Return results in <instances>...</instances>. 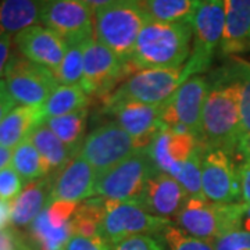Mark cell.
Masks as SVG:
<instances>
[{
  "label": "cell",
  "instance_id": "37",
  "mask_svg": "<svg viewBox=\"0 0 250 250\" xmlns=\"http://www.w3.org/2000/svg\"><path fill=\"white\" fill-rule=\"evenodd\" d=\"M65 250H110V245L100 235L95 236H82L72 235L67 242Z\"/></svg>",
  "mask_w": 250,
  "mask_h": 250
},
{
  "label": "cell",
  "instance_id": "11",
  "mask_svg": "<svg viewBox=\"0 0 250 250\" xmlns=\"http://www.w3.org/2000/svg\"><path fill=\"white\" fill-rule=\"evenodd\" d=\"M139 150L143 149L134 138L113 121L99 125L85 136L78 156L89 163L99 177Z\"/></svg>",
  "mask_w": 250,
  "mask_h": 250
},
{
  "label": "cell",
  "instance_id": "17",
  "mask_svg": "<svg viewBox=\"0 0 250 250\" xmlns=\"http://www.w3.org/2000/svg\"><path fill=\"white\" fill-rule=\"evenodd\" d=\"M199 147L195 135L177 134L168 128H161L153 138L146 152L156 171L170 174L174 178L178 175L182 164Z\"/></svg>",
  "mask_w": 250,
  "mask_h": 250
},
{
  "label": "cell",
  "instance_id": "14",
  "mask_svg": "<svg viewBox=\"0 0 250 250\" xmlns=\"http://www.w3.org/2000/svg\"><path fill=\"white\" fill-rule=\"evenodd\" d=\"M41 22L67 42H83L95 36V13L81 0H47Z\"/></svg>",
  "mask_w": 250,
  "mask_h": 250
},
{
  "label": "cell",
  "instance_id": "22",
  "mask_svg": "<svg viewBox=\"0 0 250 250\" xmlns=\"http://www.w3.org/2000/svg\"><path fill=\"white\" fill-rule=\"evenodd\" d=\"M45 120L43 104L14 107L0 124V145L14 150L20 143L31 136L38 125L43 124Z\"/></svg>",
  "mask_w": 250,
  "mask_h": 250
},
{
  "label": "cell",
  "instance_id": "45",
  "mask_svg": "<svg viewBox=\"0 0 250 250\" xmlns=\"http://www.w3.org/2000/svg\"><path fill=\"white\" fill-rule=\"evenodd\" d=\"M242 228H243L245 231L250 232V205H248V207H246V211H245V215H243Z\"/></svg>",
  "mask_w": 250,
  "mask_h": 250
},
{
  "label": "cell",
  "instance_id": "44",
  "mask_svg": "<svg viewBox=\"0 0 250 250\" xmlns=\"http://www.w3.org/2000/svg\"><path fill=\"white\" fill-rule=\"evenodd\" d=\"M85 6H88L93 13H96L98 10H100L102 7L107 6L108 3H111L113 0H81Z\"/></svg>",
  "mask_w": 250,
  "mask_h": 250
},
{
  "label": "cell",
  "instance_id": "40",
  "mask_svg": "<svg viewBox=\"0 0 250 250\" xmlns=\"http://www.w3.org/2000/svg\"><path fill=\"white\" fill-rule=\"evenodd\" d=\"M11 36L0 35V80L4 78V72L11 57Z\"/></svg>",
  "mask_w": 250,
  "mask_h": 250
},
{
  "label": "cell",
  "instance_id": "1",
  "mask_svg": "<svg viewBox=\"0 0 250 250\" xmlns=\"http://www.w3.org/2000/svg\"><path fill=\"white\" fill-rule=\"evenodd\" d=\"M197 143L202 150L221 149L236 154L242 138L241 92L227 64L211 72Z\"/></svg>",
  "mask_w": 250,
  "mask_h": 250
},
{
  "label": "cell",
  "instance_id": "19",
  "mask_svg": "<svg viewBox=\"0 0 250 250\" xmlns=\"http://www.w3.org/2000/svg\"><path fill=\"white\" fill-rule=\"evenodd\" d=\"M98 172L81 156H75L64 168L54 174L50 203L56 200L82 203L95 195Z\"/></svg>",
  "mask_w": 250,
  "mask_h": 250
},
{
  "label": "cell",
  "instance_id": "15",
  "mask_svg": "<svg viewBox=\"0 0 250 250\" xmlns=\"http://www.w3.org/2000/svg\"><path fill=\"white\" fill-rule=\"evenodd\" d=\"M106 113L114 123L131 135L138 146L146 150L153 138L163 128L161 106H149L136 102H117L106 104Z\"/></svg>",
  "mask_w": 250,
  "mask_h": 250
},
{
  "label": "cell",
  "instance_id": "36",
  "mask_svg": "<svg viewBox=\"0 0 250 250\" xmlns=\"http://www.w3.org/2000/svg\"><path fill=\"white\" fill-rule=\"evenodd\" d=\"M215 250H243L250 249V232L243 228L224 233L213 243Z\"/></svg>",
  "mask_w": 250,
  "mask_h": 250
},
{
  "label": "cell",
  "instance_id": "8",
  "mask_svg": "<svg viewBox=\"0 0 250 250\" xmlns=\"http://www.w3.org/2000/svg\"><path fill=\"white\" fill-rule=\"evenodd\" d=\"M182 71L184 67L138 70L104 100V104L136 102L149 106H161L182 83Z\"/></svg>",
  "mask_w": 250,
  "mask_h": 250
},
{
  "label": "cell",
  "instance_id": "26",
  "mask_svg": "<svg viewBox=\"0 0 250 250\" xmlns=\"http://www.w3.org/2000/svg\"><path fill=\"white\" fill-rule=\"evenodd\" d=\"M200 0H145L150 20L159 22L192 24Z\"/></svg>",
  "mask_w": 250,
  "mask_h": 250
},
{
  "label": "cell",
  "instance_id": "31",
  "mask_svg": "<svg viewBox=\"0 0 250 250\" xmlns=\"http://www.w3.org/2000/svg\"><path fill=\"white\" fill-rule=\"evenodd\" d=\"M227 67L239 85L242 134L250 135V62H243L241 59H232Z\"/></svg>",
  "mask_w": 250,
  "mask_h": 250
},
{
  "label": "cell",
  "instance_id": "7",
  "mask_svg": "<svg viewBox=\"0 0 250 250\" xmlns=\"http://www.w3.org/2000/svg\"><path fill=\"white\" fill-rule=\"evenodd\" d=\"M154 171L147 152L139 150L99 175L95 196L114 202L138 203L147 179Z\"/></svg>",
  "mask_w": 250,
  "mask_h": 250
},
{
  "label": "cell",
  "instance_id": "20",
  "mask_svg": "<svg viewBox=\"0 0 250 250\" xmlns=\"http://www.w3.org/2000/svg\"><path fill=\"white\" fill-rule=\"evenodd\" d=\"M53 182L54 174L36 179L28 184L22 192L10 203V224L14 228H24L31 225L36 217L50 205Z\"/></svg>",
  "mask_w": 250,
  "mask_h": 250
},
{
  "label": "cell",
  "instance_id": "33",
  "mask_svg": "<svg viewBox=\"0 0 250 250\" xmlns=\"http://www.w3.org/2000/svg\"><path fill=\"white\" fill-rule=\"evenodd\" d=\"M160 235L168 250H215L211 242L190 236L174 223L167 225Z\"/></svg>",
  "mask_w": 250,
  "mask_h": 250
},
{
  "label": "cell",
  "instance_id": "21",
  "mask_svg": "<svg viewBox=\"0 0 250 250\" xmlns=\"http://www.w3.org/2000/svg\"><path fill=\"white\" fill-rule=\"evenodd\" d=\"M225 29L220 52L229 56L248 50L250 41V0H224Z\"/></svg>",
  "mask_w": 250,
  "mask_h": 250
},
{
  "label": "cell",
  "instance_id": "13",
  "mask_svg": "<svg viewBox=\"0 0 250 250\" xmlns=\"http://www.w3.org/2000/svg\"><path fill=\"white\" fill-rule=\"evenodd\" d=\"M208 89L210 82L207 77L195 75L182 82L174 95L161 104L160 120L163 128L185 125L197 138Z\"/></svg>",
  "mask_w": 250,
  "mask_h": 250
},
{
  "label": "cell",
  "instance_id": "24",
  "mask_svg": "<svg viewBox=\"0 0 250 250\" xmlns=\"http://www.w3.org/2000/svg\"><path fill=\"white\" fill-rule=\"evenodd\" d=\"M29 139L45 161L49 174L59 172L77 156L56 136L45 123L36 126Z\"/></svg>",
  "mask_w": 250,
  "mask_h": 250
},
{
  "label": "cell",
  "instance_id": "35",
  "mask_svg": "<svg viewBox=\"0 0 250 250\" xmlns=\"http://www.w3.org/2000/svg\"><path fill=\"white\" fill-rule=\"evenodd\" d=\"M113 250H166V248L152 235H135L116 243Z\"/></svg>",
  "mask_w": 250,
  "mask_h": 250
},
{
  "label": "cell",
  "instance_id": "23",
  "mask_svg": "<svg viewBox=\"0 0 250 250\" xmlns=\"http://www.w3.org/2000/svg\"><path fill=\"white\" fill-rule=\"evenodd\" d=\"M43 3L41 0H0V35L18 32L41 22Z\"/></svg>",
  "mask_w": 250,
  "mask_h": 250
},
{
  "label": "cell",
  "instance_id": "47",
  "mask_svg": "<svg viewBox=\"0 0 250 250\" xmlns=\"http://www.w3.org/2000/svg\"><path fill=\"white\" fill-rule=\"evenodd\" d=\"M41 1H42V3H45V1H47V0H41Z\"/></svg>",
  "mask_w": 250,
  "mask_h": 250
},
{
  "label": "cell",
  "instance_id": "16",
  "mask_svg": "<svg viewBox=\"0 0 250 250\" xmlns=\"http://www.w3.org/2000/svg\"><path fill=\"white\" fill-rule=\"evenodd\" d=\"M20 54L29 62L56 71L67 52V42L45 25H32L13 38Z\"/></svg>",
  "mask_w": 250,
  "mask_h": 250
},
{
  "label": "cell",
  "instance_id": "42",
  "mask_svg": "<svg viewBox=\"0 0 250 250\" xmlns=\"http://www.w3.org/2000/svg\"><path fill=\"white\" fill-rule=\"evenodd\" d=\"M236 154L242 156L245 161H250V135H243L236 147Z\"/></svg>",
  "mask_w": 250,
  "mask_h": 250
},
{
  "label": "cell",
  "instance_id": "10",
  "mask_svg": "<svg viewBox=\"0 0 250 250\" xmlns=\"http://www.w3.org/2000/svg\"><path fill=\"white\" fill-rule=\"evenodd\" d=\"M172 221L150 214L142 206L129 202H114L104 199V215L99 235L114 246L123 239L135 235H157Z\"/></svg>",
  "mask_w": 250,
  "mask_h": 250
},
{
  "label": "cell",
  "instance_id": "5",
  "mask_svg": "<svg viewBox=\"0 0 250 250\" xmlns=\"http://www.w3.org/2000/svg\"><path fill=\"white\" fill-rule=\"evenodd\" d=\"M129 62L120 59L95 36L83 42V74L81 88L88 98L106 99L134 74Z\"/></svg>",
  "mask_w": 250,
  "mask_h": 250
},
{
  "label": "cell",
  "instance_id": "38",
  "mask_svg": "<svg viewBox=\"0 0 250 250\" xmlns=\"http://www.w3.org/2000/svg\"><path fill=\"white\" fill-rule=\"evenodd\" d=\"M239 184H241V202L250 205V161H243L238 166Z\"/></svg>",
  "mask_w": 250,
  "mask_h": 250
},
{
  "label": "cell",
  "instance_id": "18",
  "mask_svg": "<svg viewBox=\"0 0 250 250\" xmlns=\"http://www.w3.org/2000/svg\"><path fill=\"white\" fill-rule=\"evenodd\" d=\"M185 189L170 174L154 171L147 179L138 205L161 218L177 217L188 200Z\"/></svg>",
  "mask_w": 250,
  "mask_h": 250
},
{
  "label": "cell",
  "instance_id": "6",
  "mask_svg": "<svg viewBox=\"0 0 250 250\" xmlns=\"http://www.w3.org/2000/svg\"><path fill=\"white\" fill-rule=\"evenodd\" d=\"M192 50L184 65L182 82L207 71L220 49L225 29L224 0H200L192 22Z\"/></svg>",
  "mask_w": 250,
  "mask_h": 250
},
{
  "label": "cell",
  "instance_id": "3",
  "mask_svg": "<svg viewBox=\"0 0 250 250\" xmlns=\"http://www.w3.org/2000/svg\"><path fill=\"white\" fill-rule=\"evenodd\" d=\"M149 20L145 0H113L95 13V38L129 62L138 36Z\"/></svg>",
  "mask_w": 250,
  "mask_h": 250
},
{
  "label": "cell",
  "instance_id": "2",
  "mask_svg": "<svg viewBox=\"0 0 250 250\" xmlns=\"http://www.w3.org/2000/svg\"><path fill=\"white\" fill-rule=\"evenodd\" d=\"M192 38V24L149 20L138 36L129 62L135 70L181 68L190 56Z\"/></svg>",
  "mask_w": 250,
  "mask_h": 250
},
{
  "label": "cell",
  "instance_id": "46",
  "mask_svg": "<svg viewBox=\"0 0 250 250\" xmlns=\"http://www.w3.org/2000/svg\"><path fill=\"white\" fill-rule=\"evenodd\" d=\"M250 49V41H249V43H248V50H249Z\"/></svg>",
  "mask_w": 250,
  "mask_h": 250
},
{
  "label": "cell",
  "instance_id": "34",
  "mask_svg": "<svg viewBox=\"0 0 250 250\" xmlns=\"http://www.w3.org/2000/svg\"><path fill=\"white\" fill-rule=\"evenodd\" d=\"M24 181L13 168V166L0 171V199L11 203L22 192Z\"/></svg>",
  "mask_w": 250,
  "mask_h": 250
},
{
  "label": "cell",
  "instance_id": "9",
  "mask_svg": "<svg viewBox=\"0 0 250 250\" xmlns=\"http://www.w3.org/2000/svg\"><path fill=\"white\" fill-rule=\"evenodd\" d=\"M3 81L20 106L43 104L60 85L52 70L29 62L18 52L11 53Z\"/></svg>",
  "mask_w": 250,
  "mask_h": 250
},
{
  "label": "cell",
  "instance_id": "4",
  "mask_svg": "<svg viewBox=\"0 0 250 250\" xmlns=\"http://www.w3.org/2000/svg\"><path fill=\"white\" fill-rule=\"evenodd\" d=\"M246 207L245 203H213L205 196L188 197L175 221L190 236L214 243L224 233L241 229Z\"/></svg>",
  "mask_w": 250,
  "mask_h": 250
},
{
  "label": "cell",
  "instance_id": "41",
  "mask_svg": "<svg viewBox=\"0 0 250 250\" xmlns=\"http://www.w3.org/2000/svg\"><path fill=\"white\" fill-rule=\"evenodd\" d=\"M10 214H11V205L0 199V231L7 228L10 224Z\"/></svg>",
  "mask_w": 250,
  "mask_h": 250
},
{
  "label": "cell",
  "instance_id": "30",
  "mask_svg": "<svg viewBox=\"0 0 250 250\" xmlns=\"http://www.w3.org/2000/svg\"><path fill=\"white\" fill-rule=\"evenodd\" d=\"M83 42L67 43L62 64L54 71L60 85H81L83 74Z\"/></svg>",
  "mask_w": 250,
  "mask_h": 250
},
{
  "label": "cell",
  "instance_id": "12",
  "mask_svg": "<svg viewBox=\"0 0 250 250\" xmlns=\"http://www.w3.org/2000/svg\"><path fill=\"white\" fill-rule=\"evenodd\" d=\"M202 189L208 202L242 203L239 174L233 154L221 149L202 150Z\"/></svg>",
  "mask_w": 250,
  "mask_h": 250
},
{
  "label": "cell",
  "instance_id": "39",
  "mask_svg": "<svg viewBox=\"0 0 250 250\" xmlns=\"http://www.w3.org/2000/svg\"><path fill=\"white\" fill-rule=\"evenodd\" d=\"M16 100L11 98V95L7 90V86L4 81L0 80V124L4 120V117L9 114L13 108L16 107Z\"/></svg>",
  "mask_w": 250,
  "mask_h": 250
},
{
  "label": "cell",
  "instance_id": "32",
  "mask_svg": "<svg viewBox=\"0 0 250 250\" xmlns=\"http://www.w3.org/2000/svg\"><path fill=\"white\" fill-rule=\"evenodd\" d=\"M175 179L181 184V187L185 189L189 197L203 196L202 189V149L197 147L195 152L190 154Z\"/></svg>",
  "mask_w": 250,
  "mask_h": 250
},
{
  "label": "cell",
  "instance_id": "28",
  "mask_svg": "<svg viewBox=\"0 0 250 250\" xmlns=\"http://www.w3.org/2000/svg\"><path fill=\"white\" fill-rule=\"evenodd\" d=\"M11 166L17 171L21 179L27 184H31L39 178H43L46 175H52L49 174L45 161L41 157V154L36 150V147L29 138L22 141L13 150Z\"/></svg>",
  "mask_w": 250,
  "mask_h": 250
},
{
  "label": "cell",
  "instance_id": "25",
  "mask_svg": "<svg viewBox=\"0 0 250 250\" xmlns=\"http://www.w3.org/2000/svg\"><path fill=\"white\" fill-rule=\"evenodd\" d=\"M45 124L68 149L78 154L81 145L85 139V131L88 125V108H82L65 116L46 118Z\"/></svg>",
  "mask_w": 250,
  "mask_h": 250
},
{
  "label": "cell",
  "instance_id": "29",
  "mask_svg": "<svg viewBox=\"0 0 250 250\" xmlns=\"http://www.w3.org/2000/svg\"><path fill=\"white\" fill-rule=\"evenodd\" d=\"M104 215V199H88L78 205V208L72 217V233L82 236L99 235V228Z\"/></svg>",
  "mask_w": 250,
  "mask_h": 250
},
{
  "label": "cell",
  "instance_id": "27",
  "mask_svg": "<svg viewBox=\"0 0 250 250\" xmlns=\"http://www.w3.org/2000/svg\"><path fill=\"white\" fill-rule=\"evenodd\" d=\"M89 98L81 85H59V88L43 103L46 118L71 114L82 108H88Z\"/></svg>",
  "mask_w": 250,
  "mask_h": 250
},
{
  "label": "cell",
  "instance_id": "49",
  "mask_svg": "<svg viewBox=\"0 0 250 250\" xmlns=\"http://www.w3.org/2000/svg\"><path fill=\"white\" fill-rule=\"evenodd\" d=\"M60 250H65V249H60Z\"/></svg>",
  "mask_w": 250,
  "mask_h": 250
},
{
  "label": "cell",
  "instance_id": "48",
  "mask_svg": "<svg viewBox=\"0 0 250 250\" xmlns=\"http://www.w3.org/2000/svg\"><path fill=\"white\" fill-rule=\"evenodd\" d=\"M243 250H250V249H243Z\"/></svg>",
  "mask_w": 250,
  "mask_h": 250
},
{
  "label": "cell",
  "instance_id": "43",
  "mask_svg": "<svg viewBox=\"0 0 250 250\" xmlns=\"http://www.w3.org/2000/svg\"><path fill=\"white\" fill-rule=\"evenodd\" d=\"M11 161H13V149L4 147L0 145V171L9 167Z\"/></svg>",
  "mask_w": 250,
  "mask_h": 250
}]
</instances>
